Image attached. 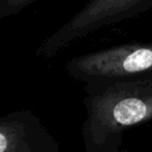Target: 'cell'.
I'll use <instances>...</instances> for the list:
<instances>
[{
    "label": "cell",
    "instance_id": "6da1fadb",
    "mask_svg": "<svg viewBox=\"0 0 152 152\" xmlns=\"http://www.w3.org/2000/svg\"><path fill=\"white\" fill-rule=\"evenodd\" d=\"M84 152H121L124 133L152 121V74L83 86Z\"/></svg>",
    "mask_w": 152,
    "mask_h": 152
},
{
    "label": "cell",
    "instance_id": "7a4b0ae2",
    "mask_svg": "<svg viewBox=\"0 0 152 152\" xmlns=\"http://www.w3.org/2000/svg\"><path fill=\"white\" fill-rule=\"evenodd\" d=\"M64 66L69 77L83 84L140 77L152 74V42L93 51L68 59Z\"/></svg>",
    "mask_w": 152,
    "mask_h": 152
},
{
    "label": "cell",
    "instance_id": "3957f363",
    "mask_svg": "<svg viewBox=\"0 0 152 152\" xmlns=\"http://www.w3.org/2000/svg\"><path fill=\"white\" fill-rule=\"evenodd\" d=\"M152 8V0H93L77 12L36 50V56L51 58L71 42L93 31L140 15Z\"/></svg>",
    "mask_w": 152,
    "mask_h": 152
},
{
    "label": "cell",
    "instance_id": "277c9868",
    "mask_svg": "<svg viewBox=\"0 0 152 152\" xmlns=\"http://www.w3.org/2000/svg\"><path fill=\"white\" fill-rule=\"evenodd\" d=\"M0 152H62L58 141L28 109L0 116Z\"/></svg>",
    "mask_w": 152,
    "mask_h": 152
},
{
    "label": "cell",
    "instance_id": "5b68a950",
    "mask_svg": "<svg viewBox=\"0 0 152 152\" xmlns=\"http://www.w3.org/2000/svg\"><path fill=\"white\" fill-rule=\"evenodd\" d=\"M38 0H0V19L24 11Z\"/></svg>",
    "mask_w": 152,
    "mask_h": 152
}]
</instances>
